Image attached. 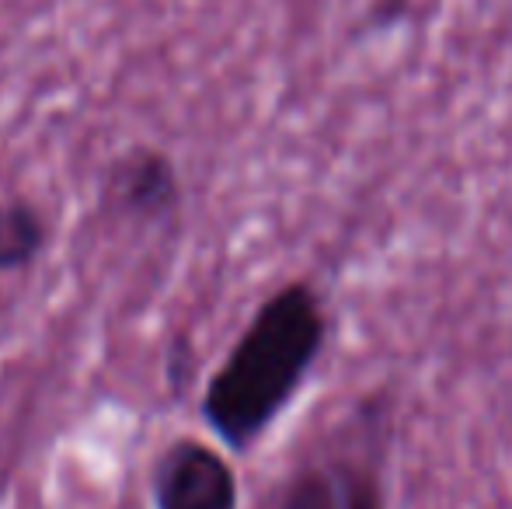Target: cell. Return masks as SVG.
<instances>
[{
	"instance_id": "1",
	"label": "cell",
	"mask_w": 512,
	"mask_h": 509,
	"mask_svg": "<svg viewBox=\"0 0 512 509\" xmlns=\"http://www.w3.org/2000/svg\"><path fill=\"white\" fill-rule=\"evenodd\" d=\"M328 346V311L307 279L272 290L209 374L199 401L206 429L234 454L265 440Z\"/></svg>"
},
{
	"instance_id": "2",
	"label": "cell",
	"mask_w": 512,
	"mask_h": 509,
	"mask_svg": "<svg viewBox=\"0 0 512 509\" xmlns=\"http://www.w3.org/2000/svg\"><path fill=\"white\" fill-rule=\"evenodd\" d=\"M272 509H387L380 457L370 443L307 457L283 478Z\"/></svg>"
},
{
	"instance_id": "3",
	"label": "cell",
	"mask_w": 512,
	"mask_h": 509,
	"mask_svg": "<svg viewBox=\"0 0 512 509\" xmlns=\"http://www.w3.org/2000/svg\"><path fill=\"white\" fill-rule=\"evenodd\" d=\"M182 175L168 150L136 143L105 164L98 182V206L122 224L157 227L182 210Z\"/></svg>"
},
{
	"instance_id": "4",
	"label": "cell",
	"mask_w": 512,
	"mask_h": 509,
	"mask_svg": "<svg viewBox=\"0 0 512 509\" xmlns=\"http://www.w3.org/2000/svg\"><path fill=\"white\" fill-rule=\"evenodd\" d=\"M154 509H241L237 471L213 443L199 436L171 440L150 464Z\"/></svg>"
},
{
	"instance_id": "5",
	"label": "cell",
	"mask_w": 512,
	"mask_h": 509,
	"mask_svg": "<svg viewBox=\"0 0 512 509\" xmlns=\"http://www.w3.org/2000/svg\"><path fill=\"white\" fill-rule=\"evenodd\" d=\"M49 248V220L28 196L0 199V276L35 265Z\"/></svg>"
}]
</instances>
